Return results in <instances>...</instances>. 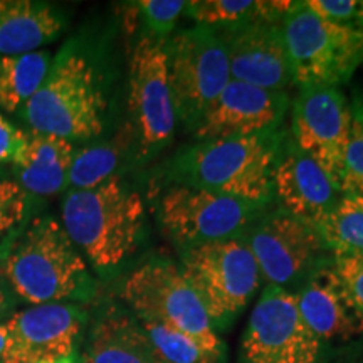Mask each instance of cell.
<instances>
[{
    "instance_id": "obj_1",
    "label": "cell",
    "mask_w": 363,
    "mask_h": 363,
    "mask_svg": "<svg viewBox=\"0 0 363 363\" xmlns=\"http://www.w3.org/2000/svg\"><path fill=\"white\" fill-rule=\"evenodd\" d=\"M281 142L278 131L199 140L177 153L170 175L175 185L269 206L274 195L272 169Z\"/></svg>"
},
{
    "instance_id": "obj_2",
    "label": "cell",
    "mask_w": 363,
    "mask_h": 363,
    "mask_svg": "<svg viewBox=\"0 0 363 363\" xmlns=\"http://www.w3.org/2000/svg\"><path fill=\"white\" fill-rule=\"evenodd\" d=\"M62 229L99 271L115 269L143 239L142 195L118 177L91 190H71L62 202Z\"/></svg>"
},
{
    "instance_id": "obj_3",
    "label": "cell",
    "mask_w": 363,
    "mask_h": 363,
    "mask_svg": "<svg viewBox=\"0 0 363 363\" xmlns=\"http://www.w3.org/2000/svg\"><path fill=\"white\" fill-rule=\"evenodd\" d=\"M4 274L13 291L33 305L84 298L91 284L79 249L51 217L33 220L13 240Z\"/></svg>"
},
{
    "instance_id": "obj_4",
    "label": "cell",
    "mask_w": 363,
    "mask_h": 363,
    "mask_svg": "<svg viewBox=\"0 0 363 363\" xmlns=\"http://www.w3.org/2000/svg\"><path fill=\"white\" fill-rule=\"evenodd\" d=\"M106 99L96 71L83 54L62 51L24 106L27 123L35 133L65 140H86L103 131Z\"/></svg>"
},
{
    "instance_id": "obj_5",
    "label": "cell",
    "mask_w": 363,
    "mask_h": 363,
    "mask_svg": "<svg viewBox=\"0 0 363 363\" xmlns=\"http://www.w3.org/2000/svg\"><path fill=\"white\" fill-rule=\"evenodd\" d=\"M293 83L338 86L363 62V30L333 24L293 2L281 21Z\"/></svg>"
},
{
    "instance_id": "obj_6",
    "label": "cell",
    "mask_w": 363,
    "mask_h": 363,
    "mask_svg": "<svg viewBox=\"0 0 363 363\" xmlns=\"http://www.w3.org/2000/svg\"><path fill=\"white\" fill-rule=\"evenodd\" d=\"M180 269L201 298L214 328L229 325L261 283L259 267L242 238L185 249Z\"/></svg>"
},
{
    "instance_id": "obj_7",
    "label": "cell",
    "mask_w": 363,
    "mask_h": 363,
    "mask_svg": "<svg viewBox=\"0 0 363 363\" xmlns=\"http://www.w3.org/2000/svg\"><path fill=\"white\" fill-rule=\"evenodd\" d=\"M123 299L138 320L170 326L220 358V340L216 328L180 266L170 261L140 266L125 281Z\"/></svg>"
},
{
    "instance_id": "obj_8",
    "label": "cell",
    "mask_w": 363,
    "mask_h": 363,
    "mask_svg": "<svg viewBox=\"0 0 363 363\" xmlns=\"http://www.w3.org/2000/svg\"><path fill=\"white\" fill-rule=\"evenodd\" d=\"M177 120L195 131L202 116L230 81L225 45L216 30L194 26L165 44Z\"/></svg>"
},
{
    "instance_id": "obj_9",
    "label": "cell",
    "mask_w": 363,
    "mask_h": 363,
    "mask_svg": "<svg viewBox=\"0 0 363 363\" xmlns=\"http://www.w3.org/2000/svg\"><path fill=\"white\" fill-rule=\"evenodd\" d=\"M267 206L208 190L172 185L158 203L163 233L182 251L217 240L242 238Z\"/></svg>"
},
{
    "instance_id": "obj_10",
    "label": "cell",
    "mask_w": 363,
    "mask_h": 363,
    "mask_svg": "<svg viewBox=\"0 0 363 363\" xmlns=\"http://www.w3.org/2000/svg\"><path fill=\"white\" fill-rule=\"evenodd\" d=\"M320 348L294 293L267 284L249 316L240 363H318Z\"/></svg>"
},
{
    "instance_id": "obj_11",
    "label": "cell",
    "mask_w": 363,
    "mask_h": 363,
    "mask_svg": "<svg viewBox=\"0 0 363 363\" xmlns=\"http://www.w3.org/2000/svg\"><path fill=\"white\" fill-rule=\"evenodd\" d=\"M128 108L142 157H152L172 142L177 113L165 45L142 35L130 57Z\"/></svg>"
},
{
    "instance_id": "obj_12",
    "label": "cell",
    "mask_w": 363,
    "mask_h": 363,
    "mask_svg": "<svg viewBox=\"0 0 363 363\" xmlns=\"http://www.w3.org/2000/svg\"><path fill=\"white\" fill-rule=\"evenodd\" d=\"M259 267L261 279L284 288L323 266L325 242L316 225L288 212H264L242 235Z\"/></svg>"
},
{
    "instance_id": "obj_13",
    "label": "cell",
    "mask_w": 363,
    "mask_h": 363,
    "mask_svg": "<svg viewBox=\"0 0 363 363\" xmlns=\"http://www.w3.org/2000/svg\"><path fill=\"white\" fill-rule=\"evenodd\" d=\"M350 128L352 108L338 86H299L293 103V142L315 158L340 189Z\"/></svg>"
},
{
    "instance_id": "obj_14",
    "label": "cell",
    "mask_w": 363,
    "mask_h": 363,
    "mask_svg": "<svg viewBox=\"0 0 363 363\" xmlns=\"http://www.w3.org/2000/svg\"><path fill=\"white\" fill-rule=\"evenodd\" d=\"M84 325L78 306L34 305L7 321L2 363H52L71 357Z\"/></svg>"
},
{
    "instance_id": "obj_15",
    "label": "cell",
    "mask_w": 363,
    "mask_h": 363,
    "mask_svg": "<svg viewBox=\"0 0 363 363\" xmlns=\"http://www.w3.org/2000/svg\"><path fill=\"white\" fill-rule=\"evenodd\" d=\"M216 33L225 45L230 79L276 93L293 83L281 22H251Z\"/></svg>"
},
{
    "instance_id": "obj_16",
    "label": "cell",
    "mask_w": 363,
    "mask_h": 363,
    "mask_svg": "<svg viewBox=\"0 0 363 363\" xmlns=\"http://www.w3.org/2000/svg\"><path fill=\"white\" fill-rule=\"evenodd\" d=\"M288 101L284 93L230 79L194 133L197 140H212L278 131L288 110Z\"/></svg>"
},
{
    "instance_id": "obj_17",
    "label": "cell",
    "mask_w": 363,
    "mask_h": 363,
    "mask_svg": "<svg viewBox=\"0 0 363 363\" xmlns=\"http://www.w3.org/2000/svg\"><path fill=\"white\" fill-rule=\"evenodd\" d=\"M272 189L283 211L316 227L343 197L328 172L294 142L288 148L281 142L272 169Z\"/></svg>"
},
{
    "instance_id": "obj_18",
    "label": "cell",
    "mask_w": 363,
    "mask_h": 363,
    "mask_svg": "<svg viewBox=\"0 0 363 363\" xmlns=\"http://www.w3.org/2000/svg\"><path fill=\"white\" fill-rule=\"evenodd\" d=\"M294 296L303 320L320 342L347 340L363 331V318L348 305L331 264L313 271Z\"/></svg>"
},
{
    "instance_id": "obj_19",
    "label": "cell",
    "mask_w": 363,
    "mask_h": 363,
    "mask_svg": "<svg viewBox=\"0 0 363 363\" xmlns=\"http://www.w3.org/2000/svg\"><path fill=\"white\" fill-rule=\"evenodd\" d=\"M62 26V17L49 4L0 0V56L38 51L57 38Z\"/></svg>"
},
{
    "instance_id": "obj_20",
    "label": "cell",
    "mask_w": 363,
    "mask_h": 363,
    "mask_svg": "<svg viewBox=\"0 0 363 363\" xmlns=\"http://www.w3.org/2000/svg\"><path fill=\"white\" fill-rule=\"evenodd\" d=\"M74 153L69 140L35 131L27 135L26 147L16 162L21 187L43 197L65 190Z\"/></svg>"
},
{
    "instance_id": "obj_21",
    "label": "cell",
    "mask_w": 363,
    "mask_h": 363,
    "mask_svg": "<svg viewBox=\"0 0 363 363\" xmlns=\"http://www.w3.org/2000/svg\"><path fill=\"white\" fill-rule=\"evenodd\" d=\"M83 358L88 363H158L140 321L120 311L98 321Z\"/></svg>"
},
{
    "instance_id": "obj_22",
    "label": "cell",
    "mask_w": 363,
    "mask_h": 363,
    "mask_svg": "<svg viewBox=\"0 0 363 363\" xmlns=\"http://www.w3.org/2000/svg\"><path fill=\"white\" fill-rule=\"evenodd\" d=\"M291 4L289 0H194L187 2L185 13L195 26L224 30L251 22H281Z\"/></svg>"
},
{
    "instance_id": "obj_23",
    "label": "cell",
    "mask_w": 363,
    "mask_h": 363,
    "mask_svg": "<svg viewBox=\"0 0 363 363\" xmlns=\"http://www.w3.org/2000/svg\"><path fill=\"white\" fill-rule=\"evenodd\" d=\"M51 69L48 51L0 56V108L16 113L38 93Z\"/></svg>"
},
{
    "instance_id": "obj_24",
    "label": "cell",
    "mask_w": 363,
    "mask_h": 363,
    "mask_svg": "<svg viewBox=\"0 0 363 363\" xmlns=\"http://www.w3.org/2000/svg\"><path fill=\"white\" fill-rule=\"evenodd\" d=\"M318 230L333 257L363 254V197L343 195Z\"/></svg>"
},
{
    "instance_id": "obj_25",
    "label": "cell",
    "mask_w": 363,
    "mask_h": 363,
    "mask_svg": "<svg viewBox=\"0 0 363 363\" xmlns=\"http://www.w3.org/2000/svg\"><path fill=\"white\" fill-rule=\"evenodd\" d=\"M138 320V318H136ZM152 343L158 363H217L219 357L203 350L187 335L157 321L138 320Z\"/></svg>"
},
{
    "instance_id": "obj_26",
    "label": "cell",
    "mask_w": 363,
    "mask_h": 363,
    "mask_svg": "<svg viewBox=\"0 0 363 363\" xmlns=\"http://www.w3.org/2000/svg\"><path fill=\"white\" fill-rule=\"evenodd\" d=\"M120 162V152L115 147L96 145L74 153L67 185L71 190H91L113 179Z\"/></svg>"
},
{
    "instance_id": "obj_27",
    "label": "cell",
    "mask_w": 363,
    "mask_h": 363,
    "mask_svg": "<svg viewBox=\"0 0 363 363\" xmlns=\"http://www.w3.org/2000/svg\"><path fill=\"white\" fill-rule=\"evenodd\" d=\"M140 16L145 27H147L148 38L157 43L165 44L172 38L177 22L182 13H185L187 2L182 0H142L136 2Z\"/></svg>"
},
{
    "instance_id": "obj_28",
    "label": "cell",
    "mask_w": 363,
    "mask_h": 363,
    "mask_svg": "<svg viewBox=\"0 0 363 363\" xmlns=\"http://www.w3.org/2000/svg\"><path fill=\"white\" fill-rule=\"evenodd\" d=\"M342 192L343 195L363 197V110L357 108H352V128L345 150Z\"/></svg>"
},
{
    "instance_id": "obj_29",
    "label": "cell",
    "mask_w": 363,
    "mask_h": 363,
    "mask_svg": "<svg viewBox=\"0 0 363 363\" xmlns=\"http://www.w3.org/2000/svg\"><path fill=\"white\" fill-rule=\"evenodd\" d=\"M331 267L348 305L363 318V254L333 257Z\"/></svg>"
},
{
    "instance_id": "obj_30",
    "label": "cell",
    "mask_w": 363,
    "mask_h": 363,
    "mask_svg": "<svg viewBox=\"0 0 363 363\" xmlns=\"http://www.w3.org/2000/svg\"><path fill=\"white\" fill-rule=\"evenodd\" d=\"M306 6L333 24L363 30V0H306Z\"/></svg>"
},
{
    "instance_id": "obj_31",
    "label": "cell",
    "mask_w": 363,
    "mask_h": 363,
    "mask_svg": "<svg viewBox=\"0 0 363 363\" xmlns=\"http://www.w3.org/2000/svg\"><path fill=\"white\" fill-rule=\"evenodd\" d=\"M27 194L17 182L0 179V238L24 220Z\"/></svg>"
},
{
    "instance_id": "obj_32",
    "label": "cell",
    "mask_w": 363,
    "mask_h": 363,
    "mask_svg": "<svg viewBox=\"0 0 363 363\" xmlns=\"http://www.w3.org/2000/svg\"><path fill=\"white\" fill-rule=\"evenodd\" d=\"M27 133L17 130L7 118L0 115V163H13L19 160L26 147Z\"/></svg>"
},
{
    "instance_id": "obj_33",
    "label": "cell",
    "mask_w": 363,
    "mask_h": 363,
    "mask_svg": "<svg viewBox=\"0 0 363 363\" xmlns=\"http://www.w3.org/2000/svg\"><path fill=\"white\" fill-rule=\"evenodd\" d=\"M6 338H7V326L4 323L0 325V360H2L4 347H6Z\"/></svg>"
},
{
    "instance_id": "obj_34",
    "label": "cell",
    "mask_w": 363,
    "mask_h": 363,
    "mask_svg": "<svg viewBox=\"0 0 363 363\" xmlns=\"http://www.w3.org/2000/svg\"><path fill=\"white\" fill-rule=\"evenodd\" d=\"M2 272H4V267L0 266V311H2L4 303H6V296H4V289H2Z\"/></svg>"
},
{
    "instance_id": "obj_35",
    "label": "cell",
    "mask_w": 363,
    "mask_h": 363,
    "mask_svg": "<svg viewBox=\"0 0 363 363\" xmlns=\"http://www.w3.org/2000/svg\"><path fill=\"white\" fill-rule=\"evenodd\" d=\"M76 353H72L71 357H66V358H62V360H57V362H52V363H76Z\"/></svg>"
},
{
    "instance_id": "obj_36",
    "label": "cell",
    "mask_w": 363,
    "mask_h": 363,
    "mask_svg": "<svg viewBox=\"0 0 363 363\" xmlns=\"http://www.w3.org/2000/svg\"><path fill=\"white\" fill-rule=\"evenodd\" d=\"M76 363H88L84 360V358H81V360H78V358H76Z\"/></svg>"
}]
</instances>
